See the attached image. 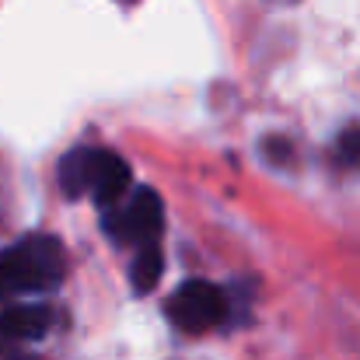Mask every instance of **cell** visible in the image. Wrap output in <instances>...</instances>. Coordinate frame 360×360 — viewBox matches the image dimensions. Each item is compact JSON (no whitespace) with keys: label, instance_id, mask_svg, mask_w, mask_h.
Listing matches in <instances>:
<instances>
[{"label":"cell","instance_id":"8992f818","mask_svg":"<svg viewBox=\"0 0 360 360\" xmlns=\"http://www.w3.org/2000/svg\"><path fill=\"white\" fill-rule=\"evenodd\" d=\"M91 172H95V147H77L60 161V189L67 200L91 196Z\"/></svg>","mask_w":360,"mask_h":360},{"label":"cell","instance_id":"30bf717a","mask_svg":"<svg viewBox=\"0 0 360 360\" xmlns=\"http://www.w3.org/2000/svg\"><path fill=\"white\" fill-rule=\"evenodd\" d=\"M266 150H273V154H276V165H283V158H290V147H283V143H276V140H269V143H266Z\"/></svg>","mask_w":360,"mask_h":360},{"label":"cell","instance_id":"5b68a950","mask_svg":"<svg viewBox=\"0 0 360 360\" xmlns=\"http://www.w3.org/2000/svg\"><path fill=\"white\" fill-rule=\"evenodd\" d=\"M53 329V308L42 301H21V304H7L0 311V340L7 343H35Z\"/></svg>","mask_w":360,"mask_h":360},{"label":"cell","instance_id":"9c48e42d","mask_svg":"<svg viewBox=\"0 0 360 360\" xmlns=\"http://www.w3.org/2000/svg\"><path fill=\"white\" fill-rule=\"evenodd\" d=\"M0 360H32V357L25 354L21 343H7V340H0Z\"/></svg>","mask_w":360,"mask_h":360},{"label":"cell","instance_id":"7a4b0ae2","mask_svg":"<svg viewBox=\"0 0 360 360\" xmlns=\"http://www.w3.org/2000/svg\"><path fill=\"white\" fill-rule=\"evenodd\" d=\"M105 231L116 241H133V245H150L165 231V203L154 189H133L126 203L105 210Z\"/></svg>","mask_w":360,"mask_h":360},{"label":"cell","instance_id":"3957f363","mask_svg":"<svg viewBox=\"0 0 360 360\" xmlns=\"http://www.w3.org/2000/svg\"><path fill=\"white\" fill-rule=\"evenodd\" d=\"M168 319L186 329V333H207L221 322H228V297L221 287L203 283V280H189L182 283L172 297H168Z\"/></svg>","mask_w":360,"mask_h":360},{"label":"cell","instance_id":"52a82bcc","mask_svg":"<svg viewBox=\"0 0 360 360\" xmlns=\"http://www.w3.org/2000/svg\"><path fill=\"white\" fill-rule=\"evenodd\" d=\"M161 269H165V255H161L158 241L140 245V252H136V259H133V266H129L133 290H136V294H150V290L158 287V280H161Z\"/></svg>","mask_w":360,"mask_h":360},{"label":"cell","instance_id":"277c9868","mask_svg":"<svg viewBox=\"0 0 360 360\" xmlns=\"http://www.w3.org/2000/svg\"><path fill=\"white\" fill-rule=\"evenodd\" d=\"M133 193V172L112 150H98L95 147V172H91V200L102 210H112L126 203V196Z\"/></svg>","mask_w":360,"mask_h":360},{"label":"cell","instance_id":"ba28073f","mask_svg":"<svg viewBox=\"0 0 360 360\" xmlns=\"http://www.w3.org/2000/svg\"><path fill=\"white\" fill-rule=\"evenodd\" d=\"M336 150H340V158H343L347 165L360 168V129H347V133L340 136Z\"/></svg>","mask_w":360,"mask_h":360},{"label":"cell","instance_id":"6da1fadb","mask_svg":"<svg viewBox=\"0 0 360 360\" xmlns=\"http://www.w3.org/2000/svg\"><path fill=\"white\" fill-rule=\"evenodd\" d=\"M63 280V248L49 235H28L0 252V301L35 297Z\"/></svg>","mask_w":360,"mask_h":360}]
</instances>
